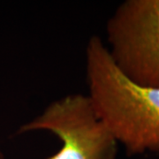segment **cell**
<instances>
[{
	"mask_svg": "<svg viewBox=\"0 0 159 159\" xmlns=\"http://www.w3.org/2000/svg\"><path fill=\"white\" fill-rule=\"evenodd\" d=\"M89 97L98 116L127 156L159 152V89L131 81L112 61L102 40L86 45Z\"/></svg>",
	"mask_w": 159,
	"mask_h": 159,
	"instance_id": "6da1fadb",
	"label": "cell"
},
{
	"mask_svg": "<svg viewBox=\"0 0 159 159\" xmlns=\"http://www.w3.org/2000/svg\"><path fill=\"white\" fill-rule=\"evenodd\" d=\"M45 131L61 142L47 159H118L119 142L103 123L87 94L75 93L50 102L17 134Z\"/></svg>",
	"mask_w": 159,
	"mask_h": 159,
	"instance_id": "7a4b0ae2",
	"label": "cell"
},
{
	"mask_svg": "<svg viewBox=\"0 0 159 159\" xmlns=\"http://www.w3.org/2000/svg\"><path fill=\"white\" fill-rule=\"evenodd\" d=\"M109 54L138 85L159 89V0H125L106 23Z\"/></svg>",
	"mask_w": 159,
	"mask_h": 159,
	"instance_id": "3957f363",
	"label": "cell"
},
{
	"mask_svg": "<svg viewBox=\"0 0 159 159\" xmlns=\"http://www.w3.org/2000/svg\"><path fill=\"white\" fill-rule=\"evenodd\" d=\"M0 159H6V156H5L4 152H3V150H2L1 147H0Z\"/></svg>",
	"mask_w": 159,
	"mask_h": 159,
	"instance_id": "277c9868",
	"label": "cell"
}]
</instances>
